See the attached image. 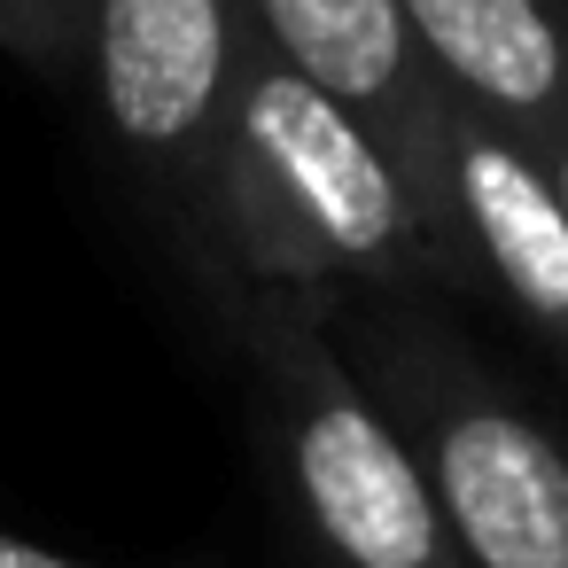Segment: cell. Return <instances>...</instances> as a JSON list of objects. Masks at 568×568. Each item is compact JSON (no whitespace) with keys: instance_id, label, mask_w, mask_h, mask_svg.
I'll return each mask as SVG.
<instances>
[{"instance_id":"obj_11","label":"cell","mask_w":568,"mask_h":568,"mask_svg":"<svg viewBox=\"0 0 568 568\" xmlns=\"http://www.w3.org/2000/svg\"><path fill=\"white\" fill-rule=\"evenodd\" d=\"M560 9H568V0H560Z\"/></svg>"},{"instance_id":"obj_10","label":"cell","mask_w":568,"mask_h":568,"mask_svg":"<svg viewBox=\"0 0 568 568\" xmlns=\"http://www.w3.org/2000/svg\"><path fill=\"white\" fill-rule=\"evenodd\" d=\"M537 164H545V180H552V195H560V211H568V133H560V141L537 156Z\"/></svg>"},{"instance_id":"obj_4","label":"cell","mask_w":568,"mask_h":568,"mask_svg":"<svg viewBox=\"0 0 568 568\" xmlns=\"http://www.w3.org/2000/svg\"><path fill=\"white\" fill-rule=\"evenodd\" d=\"M250 55L242 0H94L79 87L141 211L180 250L187 281L211 265V180Z\"/></svg>"},{"instance_id":"obj_7","label":"cell","mask_w":568,"mask_h":568,"mask_svg":"<svg viewBox=\"0 0 568 568\" xmlns=\"http://www.w3.org/2000/svg\"><path fill=\"white\" fill-rule=\"evenodd\" d=\"M242 9H250V40L273 48L327 102H343L358 125H374L405 172V156L444 94L413 55L397 0H242Z\"/></svg>"},{"instance_id":"obj_8","label":"cell","mask_w":568,"mask_h":568,"mask_svg":"<svg viewBox=\"0 0 568 568\" xmlns=\"http://www.w3.org/2000/svg\"><path fill=\"white\" fill-rule=\"evenodd\" d=\"M87 17H94V0H0V55H17L24 71H40L55 87H79Z\"/></svg>"},{"instance_id":"obj_2","label":"cell","mask_w":568,"mask_h":568,"mask_svg":"<svg viewBox=\"0 0 568 568\" xmlns=\"http://www.w3.org/2000/svg\"><path fill=\"white\" fill-rule=\"evenodd\" d=\"M250 366V413L304 568H459L413 444L351 374L320 296L234 288L211 304Z\"/></svg>"},{"instance_id":"obj_6","label":"cell","mask_w":568,"mask_h":568,"mask_svg":"<svg viewBox=\"0 0 568 568\" xmlns=\"http://www.w3.org/2000/svg\"><path fill=\"white\" fill-rule=\"evenodd\" d=\"M444 102L498 125L529 156L568 133V9L560 0H397Z\"/></svg>"},{"instance_id":"obj_9","label":"cell","mask_w":568,"mask_h":568,"mask_svg":"<svg viewBox=\"0 0 568 568\" xmlns=\"http://www.w3.org/2000/svg\"><path fill=\"white\" fill-rule=\"evenodd\" d=\"M0 568H87V560L48 552V545H32V537H9V529H0Z\"/></svg>"},{"instance_id":"obj_1","label":"cell","mask_w":568,"mask_h":568,"mask_svg":"<svg viewBox=\"0 0 568 568\" xmlns=\"http://www.w3.org/2000/svg\"><path fill=\"white\" fill-rule=\"evenodd\" d=\"M195 288L203 304L234 288H288L320 304L420 288L459 296L382 133L257 40L226 110V149L211 180V265Z\"/></svg>"},{"instance_id":"obj_3","label":"cell","mask_w":568,"mask_h":568,"mask_svg":"<svg viewBox=\"0 0 568 568\" xmlns=\"http://www.w3.org/2000/svg\"><path fill=\"white\" fill-rule=\"evenodd\" d=\"M327 320L413 444L459 568H568V436L413 296H343Z\"/></svg>"},{"instance_id":"obj_5","label":"cell","mask_w":568,"mask_h":568,"mask_svg":"<svg viewBox=\"0 0 568 568\" xmlns=\"http://www.w3.org/2000/svg\"><path fill=\"white\" fill-rule=\"evenodd\" d=\"M405 187L459 296H490L498 312H514L568 374V211L545 164L459 102H436L405 156Z\"/></svg>"}]
</instances>
